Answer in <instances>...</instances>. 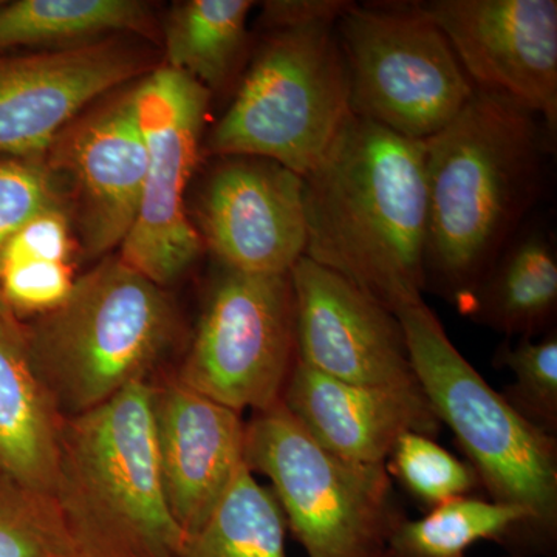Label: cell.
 Returning <instances> with one entry per match:
<instances>
[{
    "mask_svg": "<svg viewBox=\"0 0 557 557\" xmlns=\"http://www.w3.org/2000/svg\"><path fill=\"white\" fill-rule=\"evenodd\" d=\"M386 557H391V555L386 556Z\"/></svg>",
    "mask_w": 557,
    "mask_h": 557,
    "instance_id": "obj_31",
    "label": "cell"
},
{
    "mask_svg": "<svg viewBox=\"0 0 557 557\" xmlns=\"http://www.w3.org/2000/svg\"><path fill=\"white\" fill-rule=\"evenodd\" d=\"M285 533L276 497L245 465L180 557H287Z\"/></svg>",
    "mask_w": 557,
    "mask_h": 557,
    "instance_id": "obj_24",
    "label": "cell"
},
{
    "mask_svg": "<svg viewBox=\"0 0 557 557\" xmlns=\"http://www.w3.org/2000/svg\"><path fill=\"white\" fill-rule=\"evenodd\" d=\"M164 493L185 536L196 533L245 467L242 413L180 383L152 386Z\"/></svg>",
    "mask_w": 557,
    "mask_h": 557,
    "instance_id": "obj_16",
    "label": "cell"
},
{
    "mask_svg": "<svg viewBox=\"0 0 557 557\" xmlns=\"http://www.w3.org/2000/svg\"><path fill=\"white\" fill-rule=\"evenodd\" d=\"M351 5L344 0H274L263 3L262 20L271 30L336 24Z\"/></svg>",
    "mask_w": 557,
    "mask_h": 557,
    "instance_id": "obj_29",
    "label": "cell"
},
{
    "mask_svg": "<svg viewBox=\"0 0 557 557\" xmlns=\"http://www.w3.org/2000/svg\"><path fill=\"white\" fill-rule=\"evenodd\" d=\"M295 295L296 359L366 386H417L405 330L392 311L302 256L289 271Z\"/></svg>",
    "mask_w": 557,
    "mask_h": 557,
    "instance_id": "obj_13",
    "label": "cell"
},
{
    "mask_svg": "<svg viewBox=\"0 0 557 557\" xmlns=\"http://www.w3.org/2000/svg\"><path fill=\"white\" fill-rule=\"evenodd\" d=\"M149 7L137 0H17L0 3V51L79 46L106 33L152 36Z\"/></svg>",
    "mask_w": 557,
    "mask_h": 557,
    "instance_id": "obj_22",
    "label": "cell"
},
{
    "mask_svg": "<svg viewBox=\"0 0 557 557\" xmlns=\"http://www.w3.org/2000/svg\"><path fill=\"white\" fill-rule=\"evenodd\" d=\"M282 405L329 453L355 463H386L405 434L437 440L443 423L420 384L408 387L346 383L296 359Z\"/></svg>",
    "mask_w": 557,
    "mask_h": 557,
    "instance_id": "obj_17",
    "label": "cell"
},
{
    "mask_svg": "<svg viewBox=\"0 0 557 557\" xmlns=\"http://www.w3.org/2000/svg\"><path fill=\"white\" fill-rule=\"evenodd\" d=\"M175 330L163 287L108 256L76 278L62 306L35 319L25 343L54 406L72 418L146 381Z\"/></svg>",
    "mask_w": 557,
    "mask_h": 557,
    "instance_id": "obj_5",
    "label": "cell"
},
{
    "mask_svg": "<svg viewBox=\"0 0 557 557\" xmlns=\"http://www.w3.org/2000/svg\"><path fill=\"white\" fill-rule=\"evenodd\" d=\"M530 525L527 509L463 496L429 509L421 519L405 518L388 541L391 557H465L480 541L496 542L509 555L523 556Z\"/></svg>",
    "mask_w": 557,
    "mask_h": 557,
    "instance_id": "obj_23",
    "label": "cell"
},
{
    "mask_svg": "<svg viewBox=\"0 0 557 557\" xmlns=\"http://www.w3.org/2000/svg\"><path fill=\"white\" fill-rule=\"evenodd\" d=\"M296 364L289 274L223 269L212 284L178 381L226 408L263 412L282 403Z\"/></svg>",
    "mask_w": 557,
    "mask_h": 557,
    "instance_id": "obj_9",
    "label": "cell"
},
{
    "mask_svg": "<svg viewBox=\"0 0 557 557\" xmlns=\"http://www.w3.org/2000/svg\"><path fill=\"white\" fill-rule=\"evenodd\" d=\"M0 3H2V2H0Z\"/></svg>",
    "mask_w": 557,
    "mask_h": 557,
    "instance_id": "obj_32",
    "label": "cell"
},
{
    "mask_svg": "<svg viewBox=\"0 0 557 557\" xmlns=\"http://www.w3.org/2000/svg\"><path fill=\"white\" fill-rule=\"evenodd\" d=\"M386 469L428 511L453 498L469 496L480 487L478 474L468 461L440 446L437 440L416 432L403 435L395 443Z\"/></svg>",
    "mask_w": 557,
    "mask_h": 557,
    "instance_id": "obj_26",
    "label": "cell"
},
{
    "mask_svg": "<svg viewBox=\"0 0 557 557\" xmlns=\"http://www.w3.org/2000/svg\"><path fill=\"white\" fill-rule=\"evenodd\" d=\"M245 465L270 480L287 528L309 557H386L406 518L386 463L319 446L282 403L245 424Z\"/></svg>",
    "mask_w": 557,
    "mask_h": 557,
    "instance_id": "obj_7",
    "label": "cell"
},
{
    "mask_svg": "<svg viewBox=\"0 0 557 557\" xmlns=\"http://www.w3.org/2000/svg\"><path fill=\"white\" fill-rule=\"evenodd\" d=\"M143 67L113 39L0 58V153L44 159L81 110Z\"/></svg>",
    "mask_w": 557,
    "mask_h": 557,
    "instance_id": "obj_15",
    "label": "cell"
},
{
    "mask_svg": "<svg viewBox=\"0 0 557 557\" xmlns=\"http://www.w3.org/2000/svg\"><path fill=\"white\" fill-rule=\"evenodd\" d=\"M556 310L555 244L544 231L533 230L519 233L498 256L463 314L505 339H519L552 330Z\"/></svg>",
    "mask_w": 557,
    "mask_h": 557,
    "instance_id": "obj_19",
    "label": "cell"
},
{
    "mask_svg": "<svg viewBox=\"0 0 557 557\" xmlns=\"http://www.w3.org/2000/svg\"><path fill=\"white\" fill-rule=\"evenodd\" d=\"M505 557H525V556H520V555H508V556H505Z\"/></svg>",
    "mask_w": 557,
    "mask_h": 557,
    "instance_id": "obj_30",
    "label": "cell"
},
{
    "mask_svg": "<svg viewBox=\"0 0 557 557\" xmlns=\"http://www.w3.org/2000/svg\"><path fill=\"white\" fill-rule=\"evenodd\" d=\"M351 115L336 24L273 30L209 135L207 150L273 160L304 178Z\"/></svg>",
    "mask_w": 557,
    "mask_h": 557,
    "instance_id": "obj_6",
    "label": "cell"
},
{
    "mask_svg": "<svg viewBox=\"0 0 557 557\" xmlns=\"http://www.w3.org/2000/svg\"><path fill=\"white\" fill-rule=\"evenodd\" d=\"M479 89L507 95L557 131L556 0L417 2Z\"/></svg>",
    "mask_w": 557,
    "mask_h": 557,
    "instance_id": "obj_11",
    "label": "cell"
},
{
    "mask_svg": "<svg viewBox=\"0 0 557 557\" xmlns=\"http://www.w3.org/2000/svg\"><path fill=\"white\" fill-rule=\"evenodd\" d=\"M251 0H188L172 9L164 27L166 65L209 91L230 83L248 44Z\"/></svg>",
    "mask_w": 557,
    "mask_h": 557,
    "instance_id": "obj_21",
    "label": "cell"
},
{
    "mask_svg": "<svg viewBox=\"0 0 557 557\" xmlns=\"http://www.w3.org/2000/svg\"><path fill=\"white\" fill-rule=\"evenodd\" d=\"M209 97L197 81L164 65L135 86L148 164L120 258L159 287L185 274L203 248L186 214L185 193L200 156Z\"/></svg>",
    "mask_w": 557,
    "mask_h": 557,
    "instance_id": "obj_10",
    "label": "cell"
},
{
    "mask_svg": "<svg viewBox=\"0 0 557 557\" xmlns=\"http://www.w3.org/2000/svg\"><path fill=\"white\" fill-rule=\"evenodd\" d=\"M306 258L397 317L424 293V143L351 115L304 177Z\"/></svg>",
    "mask_w": 557,
    "mask_h": 557,
    "instance_id": "obj_2",
    "label": "cell"
},
{
    "mask_svg": "<svg viewBox=\"0 0 557 557\" xmlns=\"http://www.w3.org/2000/svg\"><path fill=\"white\" fill-rule=\"evenodd\" d=\"M494 368L509 370L515 381L500 392L511 408L549 435L557 434V332L541 338L505 339Z\"/></svg>",
    "mask_w": 557,
    "mask_h": 557,
    "instance_id": "obj_25",
    "label": "cell"
},
{
    "mask_svg": "<svg viewBox=\"0 0 557 557\" xmlns=\"http://www.w3.org/2000/svg\"><path fill=\"white\" fill-rule=\"evenodd\" d=\"M413 372L490 500L527 509V555L555 556L557 437L519 416L454 346L424 300L397 314Z\"/></svg>",
    "mask_w": 557,
    "mask_h": 557,
    "instance_id": "obj_4",
    "label": "cell"
},
{
    "mask_svg": "<svg viewBox=\"0 0 557 557\" xmlns=\"http://www.w3.org/2000/svg\"><path fill=\"white\" fill-rule=\"evenodd\" d=\"M44 159L72 185L87 255L121 248L137 219L148 164L135 87L73 120Z\"/></svg>",
    "mask_w": 557,
    "mask_h": 557,
    "instance_id": "obj_14",
    "label": "cell"
},
{
    "mask_svg": "<svg viewBox=\"0 0 557 557\" xmlns=\"http://www.w3.org/2000/svg\"><path fill=\"white\" fill-rule=\"evenodd\" d=\"M0 557H75L50 494L0 483Z\"/></svg>",
    "mask_w": 557,
    "mask_h": 557,
    "instance_id": "obj_27",
    "label": "cell"
},
{
    "mask_svg": "<svg viewBox=\"0 0 557 557\" xmlns=\"http://www.w3.org/2000/svg\"><path fill=\"white\" fill-rule=\"evenodd\" d=\"M28 354L25 335L0 314V469L38 493H53L62 424Z\"/></svg>",
    "mask_w": 557,
    "mask_h": 557,
    "instance_id": "obj_18",
    "label": "cell"
},
{
    "mask_svg": "<svg viewBox=\"0 0 557 557\" xmlns=\"http://www.w3.org/2000/svg\"><path fill=\"white\" fill-rule=\"evenodd\" d=\"M222 159L201 193V242L223 269L289 274L306 255L304 178L273 160Z\"/></svg>",
    "mask_w": 557,
    "mask_h": 557,
    "instance_id": "obj_12",
    "label": "cell"
},
{
    "mask_svg": "<svg viewBox=\"0 0 557 557\" xmlns=\"http://www.w3.org/2000/svg\"><path fill=\"white\" fill-rule=\"evenodd\" d=\"M76 278L65 203L53 205L28 220L0 252V300L14 321L57 310L69 298Z\"/></svg>",
    "mask_w": 557,
    "mask_h": 557,
    "instance_id": "obj_20",
    "label": "cell"
},
{
    "mask_svg": "<svg viewBox=\"0 0 557 557\" xmlns=\"http://www.w3.org/2000/svg\"><path fill=\"white\" fill-rule=\"evenodd\" d=\"M553 141L533 110L479 87L448 126L424 139V292L465 313L541 197Z\"/></svg>",
    "mask_w": 557,
    "mask_h": 557,
    "instance_id": "obj_1",
    "label": "cell"
},
{
    "mask_svg": "<svg viewBox=\"0 0 557 557\" xmlns=\"http://www.w3.org/2000/svg\"><path fill=\"white\" fill-rule=\"evenodd\" d=\"M350 110L399 137L424 141L456 119L475 86L448 39L410 7H350L336 22Z\"/></svg>",
    "mask_w": 557,
    "mask_h": 557,
    "instance_id": "obj_8",
    "label": "cell"
},
{
    "mask_svg": "<svg viewBox=\"0 0 557 557\" xmlns=\"http://www.w3.org/2000/svg\"><path fill=\"white\" fill-rule=\"evenodd\" d=\"M75 557H180L157 457L152 384L65 418L53 493Z\"/></svg>",
    "mask_w": 557,
    "mask_h": 557,
    "instance_id": "obj_3",
    "label": "cell"
},
{
    "mask_svg": "<svg viewBox=\"0 0 557 557\" xmlns=\"http://www.w3.org/2000/svg\"><path fill=\"white\" fill-rule=\"evenodd\" d=\"M58 203L64 200L46 159L0 160V252L28 220ZM0 314L14 321L3 309L2 300Z\"/></svg>",
    "mask_w": 557,
    "mask_h": 557,
    "instance_id": "obj_28",
    "label": "cell"
}]
</instances>
